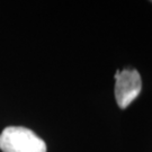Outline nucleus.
Returning <instances> with one entry per match:
<instances>
[{
	"instance_id": "1",
	"label": "nucleus",
	"mask_w": 152,
	"mask_h": 152,
	"mask_svg": "<svg viewBox=\"0 0 152 152\" xmlns=\"http://www.w3.org/2000/svg\"><path fill=\"white\" fill-rule=\"evenodd\" d=\"M0 149L2 152H46V144L26 127L9 126L0 134Z\"/></svg>"
},
{
	"instance_id": "2",
	"label": "nucleus",
	"mask_w": 152,
	"mask_h": 152,
	"mask_svg": "<svg viewBox=\"0 0 152 152\" xmlns=\"http://www.w3.org/2000/svg\"><path fill=\"white\" fill-rule=\"evenodd\" d=\"M115 99L118 107L125 109L137 98L142 89V80L135 69L118 70L115 73Z\"/></svg>"
},
{
	"instance_id": "3",
	"label": "nucleus",
	"mask_w": 152,
	"mask_h": 152,
	"mask_svg": "<svg viewBox=\"0 0 152 152\" xmlns=\"http://www.w3.org/2000/svg\"><path fill=\"white\" fill-rule=\"evenodd\" d=\"M151 2H152V1H151Z\"/></svg>"
}]
</instances>
